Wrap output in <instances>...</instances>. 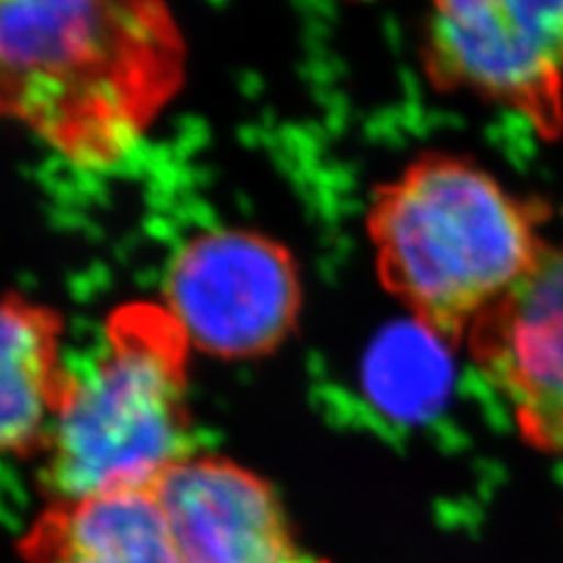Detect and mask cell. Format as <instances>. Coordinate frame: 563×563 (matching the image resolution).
<instances>
[{"label": "cell", "instance_id": "6da1fadb", "mask_svg": "<svg viewBox=\"0 0 563 563\" xmlns=\"http://www.w3.org/2000/svg\"><path fill=\"white\" fill-rule=\"evenodd\" d=\"M186 55L165 0H0V120L113 167L181 90Z\"/></svg>", "mask_w": 563, "mask_h": 563}, {"label": "cell", "instance_id": "7a4b0ae2", "mask_svg": "<svg viewBox=\"0 0 563 563\" xmlns=\"http://www.w3.org/2000/svg\"><path fill=\"white\" fill-rule=\"evenodd\" d=\"M540 221L482 167L426 155L374 192L366 228L383 287L449 343L536 268Z\"/></svg>", "mask_w": 563, "mask_h": 563}, {"label": "cell", "instance_id": "3957f363", "mask_svg": "<svg viewBox=\"0 0 563 563\" xmlns=\"http://www.w3.org/2000/svg\"><path fill=\"white\" fill-rule=\"evenodd\" d=\"M190 343L161 301L118 306L43 449L52 503L153 488L190 457Z\"/></svg>", "mask_w": 563, "mask_h": 563}, {"label": "cell", "instance_id": "277c9868", "mask_svg": "<svg viewBox=\"0 0 563 563\" xmlns=\"http://www.w3.org/2000/svg\"><path fill=\"white\" fill-rule=\"evenodd\" d=\"M161 303L192 350L219 360L266 357L301 317L294 254L254 228H209L169 261Z\"/></svg>", "mask_w": 563, "mask_h": 563}, {"label": "cell", "instance_id": "5b68a950", "mask_svg": "<svg viewBox=\"0 0 563 563\" xmlns=\"http://www.w3.org/2000/svg\"><path fill=\"white\" fill-rule=\"evenodd\" d=\"M426 68L439 90L474 95L563 132V0H432Z\"/></svg>", "mask_w": 563, "mask_h": 563}, {"label": "cell", "instance_id": "8992f818", "mask_svg": "<svg viewBox=\"0 0 563 563\" xmlns=\"http://www.w3.org/2000/svg\"><path fill=\"white\" fill-rule=\"evenodd\" d=\"M472 360L533 449L563 455V246L467 333Z\"/></svg>", "mask_w": 563, "mask_h": 563}, {"label": "cell", "instance_id": "52a82bcc", "mask_svg": "<svg viewBox=\"0 0 563 563\" xmlns=\"http://www.w3.org/2000/svg\"><path fill=\"white\" fill-rule=\"evenodd\" d=\"M155 496L184 563H322L296 542L275 490L223 457H186Z\"/></svg>", "mask_w": 563, "mask_h": 563}, {"label": "cell", "instance_id": "ba28073f", "mask_svg": "<svg viewBox=\"0 0 563 563\" xmlns=\"http://www.w3.org/2000/svg\"><path fill=\"white\" fill-rule=\"evenodd\" d=\"M64 331L59 310L0 294V457L43 453L70 383Z\"/></svg>", "mask_w": 563, "mask_h": 563}, {"label": "cell", "instance_id": "9c48e42d", "mask_svg": "<svg viewBox=\"0 0 563 563\" xmlns=\"http://www.w3.org/2000/svg\"><path fill=\"white\" fill-rule=\"evenodd\" d=\"M24 554L31 563H184L155 486L52 503Z\"/></svg>", "mask_w": 563, "mask_h": 563}, {"label": "cell", "instance_id": "30bf717a", "mask_svg": "<svg viewBox=\"0 0 563 563\" xmlns=\"http://www.w3.org/2000/svg\"><path fill=\"white\" fill-rule=\"evenodd\" d=\"M437 333L413 320L411 329L393 331L376 347L372 362L374 395L393 404L397 413H418L437 399L444 383Z\"/></svg>", "mask_w": 563, "mask_h": 563}]
</instances>
